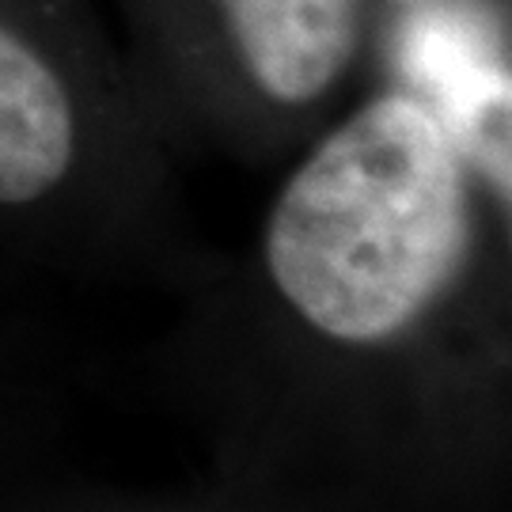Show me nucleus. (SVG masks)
<instances>
[{"label": "nucleus", "instance_id": "1", "mask_svg": "<svg viewBox=\"0 0 512 512\" xmlns=\"http://www.w3.org/2000/svg\"><path fill=\"white\" fill-rule=\"evenodd\" d=\"M471 251V190L437 103L368 99L285 183L266 266L315 330L368 346L414 327Z\"/></svg>", "mask_w": 512, "mask_h": 512}, {"label": "nucleus", "instance_id": "4", "mask_svg": "<svg viewBox=\"0 0 512 512\" xmlns=\"http://www.w3.org/2000/svg\"><path fill=\"white\" fill-rule=\"evenodd\" d=\"M395 4H406V8H429V4H444V0H395Z\"/></svg>", "mask_w": 512, "mask_h": 512}, {"label": "nucleus", "instance_id": "3", "mask_svg": "<svg viewBox=\"0 0 512 512\" xmlns=\"http://www.w3.org/2000/svg\"><path fill=\"white\" fill-rule=\"evenodd\" d=\"M76 152V114L65 80L0 19V205L54 190Z\"/></svg>", "mask_w": 512, "mask_h": 512}, {"label": "nucleus", "instance_id": "2", "mask_svg": "<svg viewBox=\"0 0 512 512\" xmlns=\"http://www.w3.org/2000/svg\"><path fill=\"white\" fill-rule=\"evenodd\" d=\"M243 69L285 107L327 95L349 69L361 0H220Z\"/></svg>", "mask_w": 512, "mask_h": 512}]
</instances>
